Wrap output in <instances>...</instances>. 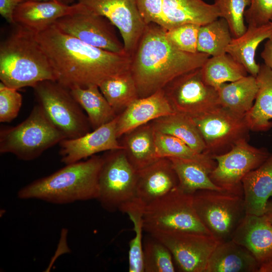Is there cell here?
I'll return each instance as SVG.
<instances>
[{"label": "cell", "instance_id": "6da1fadb", "mask_svg": "<svg viewBox=\"0 0 272 272\" xmlns=\"http://www.w3.org/2000/svg\"><path fill=\"white\" fill-rule=\"evenodd\" d=\"M47 55L56 81L69 89L99 85L130 71L131 56L108 51L68 35L52 25L36 34Z\"/></svg>", "mask_w": 272, "mask_h": 272}, {"label": "cell", "instance_id": "7a4b0ae2", "mask_svg": "<svg viewBox=\"0 0 272 272\" xmlns=\"http://www.w3.org/2000/svg\"><path fill=\"white\" fill-rule=\"evenodd\" d=\"M209 57L206 53L180 50L168 40L165 29L148 24L131 56L130 72L139 98L149 96L177 77L201 67Z\"/></svg>", "mask_w": 272, "mask_h": 272}, {"label": "cell", "instance_id": "3957f363", "mask_svg": "<svg viewBox=\"0 0 272 272\" xmlns=\"http://www.w3.org/2000/svg\"><path fill=\"white\" fill-rule=\"evenodd\" d=\"M103 156L65 165L51 174L23 187L17 193L22 199H36L54 204L97 199Z\"/></svg>", "mask_w": 272, "mask_h": 272}, {"label": "cell", "instance_id": "277c9868", "mask_svg": "<svg viewBox=\"0 0 272 272\" xmlns=\"http://www.w3.org/2000/svg\"><path fill=\"white\" fill-rule=\"evenodd\" d=\"M16 28L1 43L0 80L17 90L46 81H56L54 70L36 38V34L15 24Z\"/></svg>", "mask_w": 272, "mask_h": 272}, {"label": "cell", "instance_id": "5b68a950", "mask_svg": "<svg viewBox=\"0 0 272 272\" xmlns=\"http://www.w3.org/2000/svg\"><path fill=\"white\" fill-rule=\"evenodd\" d=\"M65 139L37 104L18 125L1 127L0 152L31 161Z\"/></svg>", "mask_w": 272, "mask_h": 272}, {"label": "cell", "instance_id": "8992f818", "mask_svg": "<svg viewBox=\"0 0 272 272\" xmlns=\"http://www.w3.org/2000/svg\"><path fill=\"white\" fill-rule=\"evenodd\" d=\"M193 201L199 220L219 243L232 239L247 214L243 190H199Z\"/></svg>", "mask_w": 272, "mask_h": 272}, {"label": "cell", "instance_id": "52a82bcc", "mask_svg": "<svg viewBox=\"0 0 272 272\" xmlns=\"http://www.w3.org/2000/svg\"><path fill=\"white\" fill-rule=\"evenodd\" d=\"M143 220L144 231L148 234L187 231L211 235L195 212L193 194L184 192L178 186L146 205Z\"/></svg>", "mask_w": 272, "mask_h": 272}, {"label": "cell", "instance_id": "ba28073f", "mask_svg": "<svg viewBox=\"0 0 272 272\" xmlns=\"http://www.w3.org/2000/svg\"><path fill=\"white\" fill-rule=\"evenodd\" d=\"M33 89L38 104L65 139H75L91 131L88 117L70 89L52 80L41 82Z\"/></svg>", "mask_w": 272, "mask_h": 272}, {"label": "cell", "instance_id": "9c48e42d", "mask_svg": "<svg viewBox=\"0 0 272 272\" xmlns=\"http://www.w3.org/2000/svg\"><path fill=\"white\" fill-rule=\"evenodd\" d=\"M102 156L97 200L104 210L115 212L136 197L138 171L123 149L107 151Z\"/></svg>", "mask_w": 272, "mask_h": 272}, {"label": "cell", "instance_id": "30bf717a", "mask_svg": "<svg viewBox=\"0 0 272 272\" xmlns=\"http://www.w3.org/2000/svg\"><path fill=\"white\" fill-rule=\"evenodd\" d=\"M200 68L177 77L163 89L175 112L194 118L221 107L217 90L205 83Z\"/></svg>", "mask_w": 272, "mask_h": 272}, {"label": "cell", "instance_id": "8fae6325", "mask_svg": "<svg viewBox=\"0 0 272 272\" xmlns=\"http://www.w3.org/2000/svg\"><path fill=\"white\" fill-rule=\"evenodd\" d=\"M192 118L205 144L204 153L212 157L227 152L241 140H249L250 130L244 117L221 107Z\"/></svg>", "mask_w": 272, "mask_h": 272}, {"label": "cell", "instance_id": "7c38bea8", "mask_svg": "<svg viewBox=\"0 0 272 272\" xmlns=\"http://www.w3.org/2000/svg\"><path fill=\"white\" fill-rule=\"evenodd\" d=\"M270 154L267 149L255 147L248 143V140H241L227 152L212 157L217 165L210 177L223 189L243 190V178L259 167Z\"/></svg>", "mask_w": 272, "mask_h": 272}, {"label": "cell", "instance_id": "4fadbf2b", "mask_svg": "<svg viewBox=\"0 0 272 272\" xmlns=\"http://www.w3.org/2000/svg\"><path fill=\"white\" fill-rule=\"evenodd\" d=\"M170 251L180 271L205 272L209 259L218 245L212 235L187 231H167L150 234Z\"/></svg>", "mask_w": 272, "mask_h": 272}, {"label": "cell", "instance_id": "5bb4252c", "mask_svg": "<svg viewBox=\"0 0 272 272\" xmlns=\"http://www.w3.org/2000/svg\"><path fill=\"white\" fill-rule=\"evenodd\" d=\"M63 33L90 45L108 51L127 54L115 27L107 19L85 10L62 17L54 24Z\"/></svg>", "mask_w": 272, "mask_h": 272}, {"label": "cell", "instance_id": "9a60e30c", "mask_svg": "<svg viewBox=\"0 0 272 272\" xmlns=\"http://www.w3.org/2000/svg\"><path fill=\"white\" fill-rule=\"evenodd\" d=\"M90 12L107 19L120 32L125 52L133 53L147 24L137 0H78Z\"/></svg>", "mask_w": 272, "mask_h": 272}, {"label": "cell", "instance_id": "2e32d148", "mask_svg": "<svg viewBox=\"0 0 272 272\" xmlns=\"http://www.w3.org/2000/svg\"><path fill=\"white\" fill-rule=\"evenodd\" d=\"M117 116L111 121L81 137L62 140L59 143L61 161L67 165L98 153L123 149L116 136Z\"/></svg>", "mask_w": 272, "mask_h": 272}, {"label": "cell", "instance_id": "e0dca14e", "mask_svg": "<svg viewBox=\"0 0 272 272\" xmlns=\"http://www.w3.org/2000/svg\"><path fill=\"white\" fill-rule=\"evenodd\" d=\"M86 9L78 2L68 5L56 1L26 0L15 9L14 20L16 24L37 34L53 25L57 19Z\"/></svg>", "mask_w": 272, "mask_h": 272}, {"label": "cell", "instance_id": "ac0fdd59", "mask_svg": "<svg viewBox=\"0 0 272 272\" xmlns=\"http://www.w3.org/2000/svg\"><path fill=\"white\" fill-rule=\"evenodd\" d=\"M163 89L143 98H139L117 115L116 136L123 134L140 126L174 113Z\"/></svg>", "mask_w": 272, "mask_h": 272}, {"label": "cell", "instance_id": "d6986e66", "mask_svg": "<svg viewBox=\"0 0 272 272\" xmlns=\"http://www.w3.org/2000/svg\"><path fill=\"white\" fill-rule=\"evenodd\" d=\"M178 179L168 158H160L138 171L136 196L146 206L178 186Z\"/></svg>", "mask_w": 272, "mask_h": 272}, {"label": "cell", "instance_id": "ffe728a7", "mask_svg": "<svg viewBox=\"0 0 272 272\" xmlns=\"http://www.w3.org/2000/svg\"><path fill=\"white\" fill-rule=\"evenodd\" d=\"M231 239L249 250L260 266L272 258V224L263 215L246 214Z\"/></svg>", "mask_w": 272, "mask_h": 272}, {"label": "cell", "instance_id": "44dd1931", "mask_svg": "<svg viewBox=\"0 0 272 272\" xmlns=\"http://www.w3.org/2000/svg\"><path fill=\"white\" fill-rule=\"evenodd\" d=\"M220 18L214 4L203 0H162V25L166 30L186 23L200 26Z\"/></svg>", "mask_w": 272, "mask_h": 272}, {"label": "cell", "instance_id": "7402d4cb", "mask_svg": "<svg viewBox=\"0 0 272 272\" xmlns=\"http://www.w3.org/2000/svg\"><path fill=\"white\" fill-rule=\"evenodd\" d=\"M242 184L246 213L263 215L267 201L272 197V153L243 178Z\"/></svg>", "mask_w": 272, "mask_h": 272}, {"label": "cell", "instance_id": "603a6c76", "mask_svg": "<svg viewBox=\"0 0 272 272\" xmlns=\"http://www.w3.org/2000/svg\"><path fill=\"white\" fill-rule=\"evenodd\" d=\"M259 267L249 250L231 239L216 246L209 259L205 272H258Z\"/></svg>", "mask_w": 272, "mask_h": 272}, {"label": "cell", "instance_id": "cb8c5ba5", "mask_svg": "<svg viewBox=\"0 0 272 272\" xmlns=\"http://www.w3.org/2000/svg\"><path fill=\"white\" fill-rule=\"evenodd\" d=\"M154 133L155 130L150 122L128 131L119 138L121 140L119 142L127 158L137 171L159 159Z\"/></svg>", "mask_w": 272, "mask_h": 272}, {"label": "cell", "instance_id": "d4e9b609", "mask_svg": "<svg viewBox=\"0 0 272 272\" xmlns=\"http://www.w3.org/2000/svg\"><path fill=\"white\" fill-rule=\"evenodd\" d=\"M256 79L257 94L244 117L250 130L266 131L272 128V70L264 64H260Z\"/></svg>", "mask_w": 272, "mask_h": 272}, {"label": "cell", "instance_id": "484cf974", "mask_svg": "<svg viewBox=\"0 0 272 272\" xmlns=\"http://www.w3.org/2000/svg\"><path fill=\"white\" fill-rule=\"evenodd\" d=\"M271 35L270 22L259 26L248 25L242 35L232 38L226 53L243 65L249 75L256 77L260 69V64L255 59L256 49L261 42Z\"/></svg>", "mask_w": 272, "mask_h": 272}, {"label": "cell", "instance_id": "4316f807", "mask_svg": "<svg viewBox=\"0 0 272 272\" xmlns=\"http://www.w3.org/2000/svg\"><path fill=\"white\" fill-rule=\"evenodd\" d=\"M258 90L256 77L250 75L224 83L217 89L220 105L237 116L244 117L252 107Z\"/></svg>", "mask_w": 272, "mask_h": 272}, {"label": "cell", "instance_id": "83f0119b", "mask_svg": "<svg viewBox=\"0 0 272 272\" xmlns=\"http://www.w3.org/2000/svg\"><path fill=\"white\" fill-rule=\"evenodd\" d=\"M151 123L155 131L176 137L195 152L205 153V144L192 117L175 112L157 118Z\"/></svg>", "mask_w": 272, "mask_h": 272}, {"label": "cell", "instance_id": "f1b7e54d", "mask_svg": "<svg viewBox=\"0 0 272 272\" xmlns=\"http://www.w3.org/2000/svg\"><path fill=\"white\" fill-rule=\"evenodd\" d=\"M71 93L86 112L92 130L98 128L116 118L117 114L103 96L97 85L70 89Z\"/></svg>", "mask_w": 272, "mask_h": 272}, {"label": "cell", "instance_id": "f546056e", "mask_svg": "<svg viewBox=\"0 0 272 272\" xmlns=\"http://www.w3.org/2000/svg\"><path fill=\"white\" fill-rule=\"evenodd\" d=\"M205 83L217 89L247 76L245 68L227 53L209 57L200 68Z\"/></svg>", "mask_w": 272, "mask_h": 272}, {"label": "cell", "instance_id": "4dcf8cb0", "mask_svg": "<svg viewBox=\"0 0 272 272\" xmlns=\"http://www.w3.org/2000/svg\"><path fill=\"white\" fill-rule=\"evenodd\" d=\"M178 179V187L185 192L193 194L199 190H223L211 179V171L195 161L177 158H168Z\"/></svg>", "mask_w": 272, "mask_h": 272}, {"label": "cell", "instance_id": "1f68e13d", "mask_svg": "<svg viewBox=\"0 0 272 272\" xmlns=\"http://www.w3.org/2000/svg\"><path fill=\"white\" fill-rule=\"evenodd\" d=\"M99 88L117 115L139 98L137 86L130 71L104 80Z\"/></svg>", "mask_w": 272, "mask_h": 272}, {"label": "cell", "instance_id": "d6a6232c", "mask_svg": "<svg viewBox=\"0 0 272 272\" xmlns=\"http://www.w3.org/2000/svg\"><path fill=\"white\" fill-rule=\"evenodd\" d=\"M146 205L137 196L125 203L119 211L128 215L133 225L134 237L129 242L128 271L144 272L143 257V216Z\"/></svg>", "mask_w": 272, "mask_h": 272}, {"label": "cell", "instance_id": "836d02e7", "mask_svg": "<svg viewBox=\"0 0 272 272\" xmlns=\"http://www.w3.org/2000/svg\"><path fill=\"white\" fill-rule=\"evenodd\" d=\"M154 137L159 158H177L195 161L205 166L211 172L216 166V162L212 156L195 152L176 137L155 130Z\"/></svg>", "mask_w": 272, "mask_h": 272}, {"label": "cell", "instance_id": "e575fe53", "mask_svg": "<svg viewBox=\"0 0 272 272\" xmlns=\"http://www.w3.org/2000/svg\"><path fill=\"white\" fill-rule=\"evenodd\" d=\"M227 21L222 18L200 26L197 37V51L218 56L226 53L232 38Z\"/></svg>", "mask_w": 272, "mask_h": 272}, {"label": "cell", "instance_id": "d590c367", "mask_svg": "<svg viewBox=\"0 0 272 272\" xmlns=\"http://www.w3.org/2000/svg\"><path fill=\"white\" fill-rule=\"evenodd\" d=\"M143 257L144 272H174L172 255L160 240L148 234L143 240Z\"/></svg>", "mask_w": 272, "mask_h": 272}, {"label": "cell", "instance_id": "8d00e7d4", "mask_svg": "<svg viewBox=\"0 0 272 272\" xmlns=\"http://www.w3.org/2000/svg\"><path fill=\"white\" fill-rule=\"evenodd\" d=\"M250 4V0H214L219 17L227 21L234 38L241 36L247 30L244 14Z\"/></svg>", "mask_w": 272, "mask_h": 272}, {"label": "cell", "instance_id": "74e56055", "mask_svg": "<svg viewBox=\"0 0 272 272\" xmlns=\"http://www.w3.org/2000/svg\"><path fill=\"white\" fill-rule=\"evenodd\" d=\"M200 25L186 23L166 30L168 40L177 48L184 52L195 53L197 51V37Z\"/></svg>", "mask_w": 272, "mask_h": 272}, {"label": "cell", "instance_id": "f35d334b", "mask_svg": "<svg viewBox=\"0 0 272 272\" xmlns=\"http://www.w3.org/2000/svg\"><path fill=\"white\" fill-rule=\"evenodd\" d=\"M22 96L18 90L0 83V121L10 122L18 115Z\"/></svg>", "mask_w": 272, "mask_h": 272}, {"label": "cell", "instance_id": "ab89813d", "mask_svg": "<svg viewBox=\"0 0 272 272\" xmlns=\"http://www.w3.org/2000/svg\"><path fill=\"white\" fill-rule=\"evenodd\" d=\"M244 18L248 25L259 26L269 23L272 19V0H250Z\"/></svg>", "mask_w": 272, "mask_h": 272}, {"label": "cell", "instance_id": "60d3db41", "mask_svg": "<svg viewBox=\"0 0 272 272\" xmlns=\"http://www.w3.org/2000/svg\"><path fill=\"white\" fill-rule=\"evenodd\" d=\"M140 13L146 24L162 25V0H137Z\"/></svg>", "mask_w": 272, "mask_h": 272}, {"label": "cell", "instance_id": "b9f144b4", "mask_svg": "<svg viewBox=\"0 0 272 272\" xmlns=\"http://www.w3.org/2000/svg\"><path fill=\"white\" fill-rule=\"evenodd\" d=\"M26 0H0V14L8 22L15 25L14 13L17 6Z\"/></svg>", "mask_w": 272, "mask_h": 272}, {"label": "cell", "instance_id": "7bdbcfd3", "mask_svg": "<svg viewBox=\"0 0 272 272\" xmlns=\"http://www.w3.org/2000/svg\"><path fill=\"white\" fill-rule=\"evenodd\" d=\"M261 57L264 60V64L272 70V35L264 44Z\"/></svg>", "mask_w": 272, "mask_h": 272}, {"label": "cell", "instance_id": "ee69618b", "mask_svg": "<svg viewBox=\"0 0 272 272\" xmlns=\"http://www.w3.org/2000/svg\"><path fill=\"white\" fill-rule=\"evenodd\" d=\"M263 215L272 224V197L267 201Z\"/></svg>", "mask_w": 272, "mask_h": 272}, {"label": "cell", "instance_id": "f6af8a7d", "mask_svg": "<svg viewBox=\"0 0 272 272\" xmlns=\"http://www.w3.org/2000/svg\"><path fill=\"white\" fill-rule=\"evenodd\" d=\"M258 272H272V258L260 266Z\"/></svg>", "mask_w": 272, "mask_h": 272}, {"label": "cell", "instance_id": "bcb514c9", "mask_svg": "<svg viewBox=\"0 0 272 272\" xmlns=\"http://www.w3.org/2000/svg\"><path fill=\"white\" fill-rule=\"evenodd\" d=\"M36 1H56L65 5H70L75 0H32Z\"/></svg>", "mask_w": 272, "mask_h": 272}, {"label": "cell", "instance_id": "7dc6e473", "mask_svg": "<svg viewBox=\"0 0 272 272\" xmlns=\"http://www.w3.org/2000/svg\"><path fill=\"white\" fill-rule=\"evenodd\" d=\"M270 23L271 25H272V19H271V20Z\"/></svg>", "mask_w": 272, "mask_h": 272}]
</instances>
